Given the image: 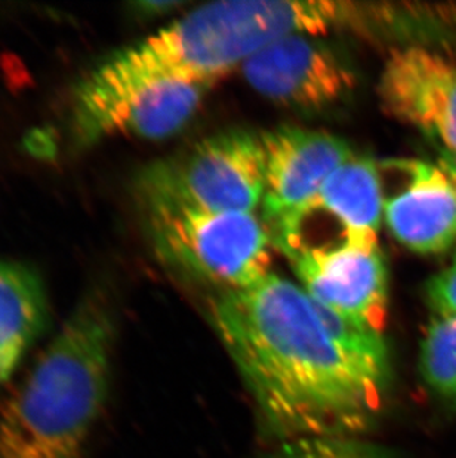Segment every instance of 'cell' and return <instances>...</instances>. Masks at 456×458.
I'll return each mask as SVG.
<instances>
[{"label": "cell", "mask_w": 456, "mask_h": 458, "mask_svg": "<svg viewBox=\"0 0 456 458\" xmlns=\"http://www.w3.org/2000/svg\"><path fill=\"white\" fill-rule=\"evenodd\" d=\"M419 368L431 392L456 405V318L431 319L422 338Z\"/></svg>", "instance_id": "4fadbf2b"}, {"label": "cell", "mask_w": 456, "mask_h": 458, "mask_svg": "<svg viewBox=\"0 0 456 458\" xmlns=\"http://www.w3.org/2000/svg\"><path fill=\"white\" fill-rule=\"evenodd\" d=\"M383 216L379 166L354 156L332 174L310 202L280 221L270 234L291 261L342 248L374 251L379 248Z\"/></svg>", "instance_id": "8992f818"}, {"label": "cell", "mask_w": 456, "mask_h": 458, "mask_svg": "<svg viewBox=\"0 0 456 458\" xmlns=\"http://www.w3.org/2000/svg\"><path fill=\"white\" fill-rule=\"evenodd\" d=\"M185 4L187 2H182V0H147V2L135 4L134 9L135 13H141L144 17H157V15L173 13Z\"/></svg>", "instance_id": "2e32d148"}, {"label": "cell", "mask_w": 456, "mask_h": 458, "mask_svg": "<svg viewBox=\"0 0 456 458\" xmlns=\"http://www.w3.org/2000/svg\"><path fill=\"white\" fill-rule=\"evenodd\" d=\"M274 458H385L372 446L351 437L297 439Z\"/></svg>", "instance_id": "5bb4252c"}, {"label": "cell", "mask_w": 456, "mask_h": 458, "mask_svg": "<svg viewBox=\"0 0 456 458\" xmlns=\"http://www.w3.org/2000/svg\"><path fill=\"white\" fill-rule=\"evenodd\" d=\"M426 300L435 316L456 318V263L431 277L426 285Z\"/></svg>", "instance_id": "9a60e30c"}, {"label": "cell", "mask_w": 456, "mask_h": 458, "mask_svg": "<svg viewBox=\"0 0 456 458\" xmlns=\"http://www.w3.org/2000/svg\"><path fill=\"white\" fill-rule=\"evenodd\" d=\"M439 166L443 169L444 173L448 174L456 186V153L443 152Z\"/></svg>", "instance_id": "e0dca14e"}, {"label": "cell", "mask_w": 456, "mask_h": 458, "mask_svg": "<svg viewBox=\"0 0 456 458\" xmlns=\"http://www.w3.org/2000/svg\"><path fill=\"white\" fill-rule=\"evenodd\" d=\"M212 322L266 419L297 437H351L383 408L388 360L366 358L329 331L304 288L270 273L223 290Z\"/></svg>", "instance_id": "6da1fadb"}, {"label": "cell", "mask_w": 456, "mask_h": 458, "mask_svg": "<svg viewBox=\"0 0 456 458\" xmlns=\"http://www.w3.org/2000/svg\"><path fill=\"white\" fill-rule=\"evenodd\" d=\"M403 13L385 4L225 0L203 4L139 44L113 54L94 72L106 82L171 78L211 87L221 76L286 36L332 30L376 33Z\"/></svg>", "instance_id": "7a4b0ae2"}, {"label": "cell", "mask_w": 456, "mask_h": 458, "mask_svg": "<svg viewBox=\"0 0 456 458\" xmlns=\"http://www.w3.org/2000/svg\"><path fill=\"white\" fill-rule=\"evenodd\" d=\"M291 263L313 301L383 333L387 322L388 275L379 248L315 252Z\"/></svg>", "instance_id": "8fae6325"}, {"label": "cell", "mask_w": 456, "mask_h": 458, "mask_svg": "<svg viewBox=\"0 0 456 458\" xmlns=\"http://www.w3.org/2000/svg\"><path fill=\"white\" fill-rule=\"evenodd\" d=\"M141 204L156 251L173 267L223 290H245L272 273V234L255 212Z\"/></svg>", "instance_id": "277c9868"}, {"label": "cell", "mask_w": 456, "mask_h": 458, "mask_svg": "<svg viewBox=\"0 0 456 458\" xmlns=\"http://www.w3.org/2000/svg\"><path fill=\"white\" fill-rule=\"evenodd\" d=\"M47 325L49 301L38 272L0 259V385L11 378Z\"/></svg>", "instance_id": "7c38bea8"}, {"label": "cell", "mask_w": 456, "mask_h": 458, "mask_svg": "<svg viewBox=\"0 0 456 458\" xmlns=\"http://www.w3.org/2000/svg\"><path fill=\"white\" fill-rule=\"evenodd\" d=\"M246 82L274 103L319 108L349 96L356 76L341 56L311 35L286 36L241 65Z\"/></svg>", "instance_id": "ba28073f"}, {"label": "cell", "mask_w": 456, "mask_h": 458, "mask_svg": "<svg viewBox=\"0 0 456 458\" xmlns=\"http://www.w3.org/2000/svg\"><path fill=\"white\" fill-rule=\"evenodd\" d=\"M116 319L88 291L0 412V458H85L107 403Z\"/></svg>", "instance_id": "3957f363"}, {"label": "cell", "mask_w": 456, "mask_h": 458, "mask_svg": "<svg viewBox=\"0 0 456 458\" xmlns=\"http://www.w3.org/2000/svg\"><path fill=\"white\" fill-rule=\"evenodd\" d=\"M455 263H456V257H455Z\"/></svg>", "instance_id": "ac0fdd59"}, {"label": "cell", "mask_w": 456, "mask_h": 458, "mask_svg": "<svg viewBox=\"0 0 456 458\" xmlns=\"http://www.w3.org/2000/svg\"><path fill=\"white\" fill-rule=\"evenodd\" d=\"M261 139L266 152L263 211L268 230L310 202L332 174L354 157L347 141L323 131L284 126Z\"/></svg>", "instance_id": "30bf717a"}, {"label": "cell", "mask_w": 456, "mask_h": 458, "mask_svg": "<svg viewBox=\"0 0 456 458\" xmlns=\"http://www.w3.org/2000/svg\"><path fill=\"white\" fill-rule=\"evenodd\" d=\"M266 191L261 135L232 130L159 160L141 174V202H164L207 212H254Z\"/></svg>", "instance_id": "5b68a950"}, {"label": "cell", "mask_w": 456, "mask_h": 458, "mask_svg": "<svg viewBox=\"0 0 456 458\" xmlns=\"http://www.w3.org/2000/svg\"><path fill=\"white\" fill-rule=\"evenodd\" d=\"M384 218L396 241L417 254H440L456 242V186L439 165L393 159L379 168Z\"/></svg>", "instance_id": "52a82bcc"}, {"label": "cell", "mask_w": 456, "mask_h": 458, "mask_svg": "<svg viewBox=\"0 0 456 458\" xmlns=\"http://www.w3.org/2000/svg\"><path fill=\"white\" fill-rule=\"evenodd\" d=\"M384 112L456 153V63L422 47L390 52L379 78Z\"/></svg>", "instance_id": "9c48e42d"}]
</instances>
